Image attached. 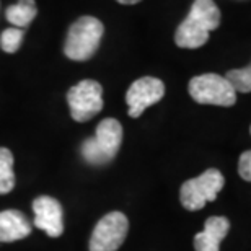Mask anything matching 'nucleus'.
Listing matches in <instances>:
<instances>
[{
  "mask_svg": "<svg viewBox=\"0 0 251 251\" xmlns=\"http://www.w3.org/2000/svg\"><path fill=\"white\" fill-rule=\"evenodd\" d=\"M225 78L232 85L237 93H250L251 92V70L248 67L228 70Z\"/></svg>",
  "mask_w": 251,
  "mask_h": 251,
  "instance_id": "4468645a",
  "label": "nucleus"
},
{
  "mask_svg": "<svg viewBox=\"0 0 251 251\" xmlns=\"http://www.w3.org/2000/svg\"><path fill=\"white\" fill-rule=\"evenodd\" d=\"M34 225L46 232L49 237L57 238L64 233L62 205L51 196H39L33 202Z\"/></svg>",
  "mask_w": 251,
  "mask_h": 251,
  "instance_id": "1a4fd4ad",
  "label": "nucleus"
},
{
  "mask_svg": "<svg viewBox=\"0 0 251 251\" xmlns=\"http://www.w3.org/2000/svg\"><path fill=\"white\" fill-rule=\"evenodd\" d=\"M220 25V10L214 0H194L186 20L175 33V43L183 49H198L209 39V33Z\"/></svg>",
  "mask_w": 251,
  "mask_h": 251,
  "instance_id": "f257e3e1",
  "label": "nucleus"
},
{
  "mask_svg": "<svg viewBox=\"0 0 251 251\" xmlns=\"http://www.w3.org/2000/svg\"><path fill=\"white\" fill-rule=\"evenodd\" d=\"M230 230V222L227 217L215 215L205 220L204 230L194 237L196 251H219L220 243L227 237Z\"/></svg>",
  "mask_w": 251,
  "mask_h": 251,
  "instance_id": "9d476101",
  "label": "nucleus"
},
{
  "mask_svg": "<svg viewBox=\"0 0 251 251\" xmlns=\"http://www.w3.org/2000/svg\"><path fill=\"white\" fill-rule=\"evenodd\" d=\"M104 33L103 23L95 17H82L70 26L64 52L72 61H88L98 51Z\"/></svg>",
  "mask_w": 251,
  "mask_h": 251,
  "instance_id": "7ed1b4c3",
  "label": "nucleus"
},
{
  "mask_svg": "<svg viewBox=\"0 0 251 251\" xmlns=\"http://www.w3.org/2000/svg\"><path fill=\"white\" fill-rule=\"evenodd\" d=\"M23 41V29L20 28H7L0 36V48L3 52L13 54L17 52Z\"/></svg>",
  "mask_w": 251,
  "mask_h": 251,
  "instance_id": "2eb2a0df",
  "label": "nucleus"
},
{
  "mask_svg": "<svg viewBox=\"0 0 251 251\" xmlns=\"http://www.w3.org/2000/svg\"><path fill=\"white\" fill-rule=\"evenodd\" d=\"M250 132H251V127H250Z\"/></svg>",
  "mask_w": 251,
  "mask_h": 251,
  "instance_id": "6ab92c4d",
  "label": "nucleus"
},
{
  "mask_svg": "<svg viewBox=\"0 0 251 251\" xmlns=\"http://www.w3.org/2000/svg\"><path fill=\"white\" fill-rule=\"evenodd\" d=\"M238 173L245 181L251 183V150H247L240 155L238 160Z\"/></svg>",
  "mask_w": 251,
  "mask_h": 251,
  "instance_id": "dca6fc26",
  "label": "nucleus"
},
{
  "mask_svg": "<svg viewBox=\"0 0 251 251\" xmlns=\"http://www.w3.org/2000/svg\"><path fill=\"white\" fill-rule=\"evenodd\" d=\"M248 69H250V70H251V64H250V65H248Z\"/></svg>",
  "mask_w": 251,
  "mask_h": 251,
  "instance_id": "a211bd4d",
  "label": "nucleus"
},
{
  "mask_svg": "<svg viewBox=\"0 0 251 251\" xmlns=\"http://www.w3.org/2000/svg\"><path fill=\"white\" fill-rule=\"evenodd\" d=\"M165 95V85L160 78L142 77L137 78L130 85L126 93V103H127V114L130 118H139L145 109L152 104L158 103Z\"/></svg>",
  "mask_w": 251,
  "mask_h": 251,
  "instance_id": "6e6552de",
  "label": "nucleus"
},
{
  "mask_svg": "<svg viewBox=\"0 0 251 251\" xmlns=\"http://www.w3.org/2000/svg\"><path fill=\"white\" fill-rule=\"evenodd\" d=\"M67 103L74 121H90L103 109V87L97 80H82L67 92Z\"/></svg>",
  "mask_w": 251,
  "mask_h": 251,
  "instance_id": "423d86ee",
  "label": "nucleus"
},
{
  "mask_svg": "<svg viewBox=\"0 0 251 251\" xmlns=\"http://www.w3.org/2000/svg\"><path fill=\"white\" fill-rule=\"evenodd\" d=\"M189 95L199 104L215 106H233L237 103V92L225 77L217 74H202L191 78Z\"/></svg>",
  "mask_w": 251,
  "mask_h": 251,
  "instance_id": "39448f33",
  "label": "nucleus"
},
{
  "mask_svg": "<svg viewBox=\"0 0 251 251\" xmlns=\"http://www.w3.org/2000/svg\"><path fill=\"white\" fill-rule=\"evenodd\" d=\"M15 188L13 153L8 149L0 147V194H7Z\"/></svg>",
  "mask_w": 251,
  "mask_h": 251,
  "instance_id": "ddd939ff",
  "label": "nucleus"
},
{
  "mask_svg": "<svg viewBox=\"0 0 251 251\" xmlns=\"http://www.w3.org/2000/svg\"><path fill=\"white\" fill-rule=\"evenodd\" d=\"M31 233V224L20 210L0 212V243L18 242Z\"/></svg>",
  "mask_w": 251,
  "mask_h": 251,
  "instance_id": "9b49d317",
  "label": "nucleus"
},
{
  "mask_svg": "<svg viewBox=\"0 0 251 251\" xmlns=\"http://www.w3.org/2000/svg\"><path fill=\"white\" fill-rule=\"evenodd\" d=\"M118 2L123 5H134V3H139L140 0H118Z\"/></svg>",
  "mask_w": 251,
  "mask_h": 251,
  "instance_id": "f3484780",
  "label": "nucleus"
},
{
  "mask_svg": "<svg viewBox=\"0 0 251 251\" xmlns=\"http://www.w3.org/2000/svg\"><path fill=\"white\" fill-rule=\"evenodd\" d=\"M38 8L34 0H18L17 3L7 8V20L15 28L25 29L36 18Z\"/></svg>",
  "mask_w": 251,
  "mask_h": 251,
  "instance_id": "f8f14e48",
  "label": "nucleus"
},
{
  "mask_svg": "<svg viewBox=\"0 0 251 251\" xmlns=\"http://www.w3.org/2000/svg\"><path fill=\"white\" fill-rule=\"evenodd\" d=\"M225 178L215 168H209L198 178L183 183L179 191L181 205L186 210H199L207 202L217 199V194L224 189Z\"/></svg>",
  "mask_w": 251,
  "mask_h": 251,
  "instance_id": "20e7f679",
  "label": "nucleus"
},
{
  "mask_svg": "<svg viewBox=\"0 0 251 251\" xmlns=\"http://www.w3.org/2000/svg\"><path fill=\"white\" fill-rule=\"evenodd\" d=\"M129 232V220L123 212H109L95 225L90 237V251H118Z\"/></svg>",
  "mask_w": 251,
  "mask_h": 251,
  "instance_id": "0eeeda50",
  "label": "nucleus"
},
{
  "mask_svg": "<svg viewBox=\"0 0 251 251\" xmlns=\"http://www.w3.org/2000/svg\"><path fill=\"white\" fill-rule=\"evenodd\" d=\"M123 144V126L113 118L98 124L93 137L82 144V157L87 163L101 167L116 157Z\"/></svg>",
  "mask_w": 251,
  "mask_h": 251,
  "instance_id": "f03ea898",
  "label": "nucleus"
}]
</instances>
